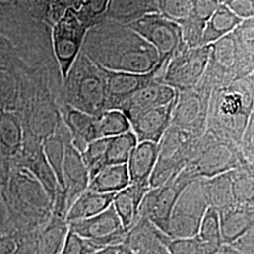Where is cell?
I'll return each mask as SVG.
<instances>
[{"instance_id": "60d3db41", "label": "cell", "mask_w": 254, "mask_h": 254, "mask_svg": "<svg viewBox=\"0 0 254 254\" xmlns=\"http://www.w3.org/2000/svg\"><path fill=\"white\" fill-rule=\"evenodd\" d=\"M18 251L17 242L11 237H0V254H16Z\"/></svg>"}, {"instance_id": "30bf717a", "label": "cell", "mask_w": 254, "mask_h": 254, "mask_svg": "<svg viewBox=\"0 0 254 254\" xmlns=\"http://www.w3.org/2000/svg\"><path fill=\"white\" fill-rule=\"evenodd\" d=\"M168 62H161L152 72L147 73H124L106 70L108 110L117 109L119 106L143 86L160 79Z\"/></svg>"}, {"instance_id": "ac0fdd59", "label": "cell", "mask_w": 254, "mask_h": 254, "mask_svg": "<svg viewBox=\"0 0 254 254\" xmlns=\"http://www.w3.org/2000/svg\"><path fill=\"white\" fill-rule=\"evenodd\" d=\"M116 193H99L86 190L67 210V222L94 217L111 205Z\"/></svg>"}, {"instance_id": "4316f807", "label": "cell", "mask_w": 254, "mask_h": 254, "mask_svg": "<svg viewBox=\"0 0 254 254\" xmlns=\"http://www.w3.org/2000/svg\"><path fill=\"white\" fill-rule=\"evenodd\" d=\"M0 139L9 149H16L22 140V125L18 116L5 109H0Z\"/></svg>"}, {"instance_id": "e575fe53", "label": "cell", "mask_w": 254, "mask_h": 254, "mask_svg": "<svg viewBox=\"0 0 254 254\" xmlns=\"http://www.w3.org/2000/svg\"><path fill=\"white\" fill-rule=\"evenodd\" d=\"M167 249L170 254H207L197 236L170 239Z\"/></svg>"}, {"instance_id": "7a4b0ae2", "label": "cell", "mask_w": 254, "mask_h": 254, "mask_svg": "<svg viewBox=\"0 0 254 254\" xmlns=\"http://www.w3.org/2000/svg\"><path fill=\"white\" fill-rule=\"evenodd\" d=\"M64 104L92 116L108 110L106 69L83 51L63 80Z\"/></svg>"}, {"instance_id": "8fae6325", "label": "cell", "mask_w": 254, "mask_h": 254, "mask_svg": "<svg viewBox=\"0 0 254 254\" xmlns=\"http://www.w3.org/2000/svg\"><path fill=\"white\" fill-rule=\"evenodd\" d=\"M176 96L177 90L160 79H155L127 97L117 109L123 111L130 122L141 112L170 104Z\"/></svg>"}, {"instance_id": "603a6c76", "label": "cell", "mask_w": 254, "mask_h": 254, "mask_svg": "<svg viewBox=\"0 0 254 254\" xmlns=\"http://www.w3.org/2000/svg\"><path fill=\"white\" fill-rule=\"evenodd\" d=\"M207 254H216L223 246L218 210L209 206L201 219L197 234Z\"/></svg>"}, {"instance_id": "4dcf8cb0", "label": "cell", "mask_w": 254, "mask_h": 254, "mask_svg": "<svg viewBox=\"0 0 254 254\" xmlns=\"http://www.w3.org/2000/svg\"><path fill=\"white\" fill-rule=\"evenodd\" d=\"M113 248H101L68 231L60 254H107Z\"/></svg>"}, {"instance_id": "44dd1931", "label": "cell", "mask_w": 254, "mask_h": 254, "mask_svg": "<svg viewBox=\"0 0 254 254\" xmlns=\"http://www.w3.org/2000/svg\"><path fill=\"white\" fill-rule=\"evenodd\" d=\"M129 185L127 164L108 165L90 179L88 190L99 193H117Z\"/></svg>"}, {"instance_id": "4fadbf2b", "label": "cell", "mask_w": 254, "mask_h": 254, "mask_svg": "<svg viewBox=\"0 0 254 254\" xmlns=\"http://www.w3.org/2000/svg\"><path fill=\"white\" fill-rule=\"evenodd\" d=\"M89 182L90 176L81 154L72 145L70 139L65 144L63 164V191L67 210L80 194L88 190Z\"/></svg>"}, {"instance_id": "8d00e7d4", "label": "cell", "mask_w": 254, "mask_h": 254, "mask_svg": "<svg viewBox=\"0 0 254 254\" xmlns=\"http://www.w3.org/2000/svg\"><path fill=\"white\" fill-rule=\"evenodd\" d=\"M219 5L218 0H192L190 15L206 23Z\"/></svg>"}, {"instance_id": "bcb514c9", "label": "cell", "mask_w": 254, "mask_h": 254, "mask_svg": "<svg viewBox=\"0 0 254 254\" xmlns=\"http://www.w3.org/2000/svg\"><path fill=\"white\" fill-rule=\"evenodd\" d=\"M109 254H115V248H114V249H112V250H111V252H110Z\"/></svg>"}, {"instance_id": "ffe728a7", "label": "cell", "mask_w": 254, "mask_h": 254, "mask_svg": "<svg viewBox=\"0 0 254 254\" xmlns=\"http://www.w3.org/2000/svg\"><path fill=\"white\" fill-rule=\"evenodd\" d=\"M238 70L241 78L254 73V18L243 20L234 29Z\"/></svg>"}, {"instance_id": "836d02e7", "label": "cell", "mask_w": 254, "mask_h": 254, "mask_svg": "<svg viewBox=\"0 0 254 254\" xmlns=\"http://www.w3.org/2000/svg\"><path fill=\"white\" fill-rule=\"evenodd\" d=\"M204 22L190 15L181 27L182 40L184 45L189 48H195L202 46V38L205 28Z\"/></svg>"}, {"instance_id": "1f68e13d", "label": "cell", "mask_w": 254, "mask_h": 254, "mask_svg": "<svg viewBox=\"0 0 254 254\" xmlns=\"http://www.w3.org/2000/svg\"><path fill=\"white\" fill-rule=\"evenodd\" d=\"M192 0H158V13L181 25L190 16Z\"/></svg>"}, {"instance_id": "3957f363", "label": "cell", "mask_w": 254, "mask_h": 254, "mask_svg": "<svg viewBox=\"0 0 254 254\" xmlns=\"http://www.w3.org/2000/svg\"><path fill=\"white\" fill-rule=\"evenodd\" d=\"M208 207L204 182L194 179L182 191L174 204L168 236L174 239L197 236L201 219Z\"/></svg>"}, {"instance_id": "ee69618b", "label": "cell", "mask_w": 254, "mask_h": 254, "mask_svg": "<svg viewBox=\"0 0 254 254\" xmlns=\"http://www.w3.org/2000/svg\"><path fill=\"white\" fill-rule=\"evenodd\" d=\"M115 254H135V253L124 244L115 247Z\"/></svg>"}, {"instance_id": "f546056e", "label": "cell", "mask_w": 254, "mask_h": 254, "mask_svg": "<svg viewBox=\"0 0 254 254\" xmlns=\"http://www.w3.org/2000/svg\"><path fill=\"white\" fill-rule=\"evenodd\" d=\"M25 61L13 43L0 33V71L10 73L27 70Z\"/></svg>"}, {"instance_id": "cb8c5ba5", "label": "cell", "mask_w": 254, "mask_h": 254, "mask_svg": "<svg viewBox=\"0 0 254 254\" xmlns=\"http://www.w3.org/2000/svg\"><path fill=\"white\" fill-rule=\"evenodd\" d=\"M209 206L218 212L231 207V201L235 192L230 174H220L208 183L204 182Z\"/></svg>"}, {"instance_id": "f35d334b", "label": "cell", "mask_w": 254, "mask_h": 254, "mask_svg": "<svg viewBox=\"0 0 254 254\" xmlns=\"http://www.w3.org/2000/svg\"><path fill=\"white\" fill-rule=\"evenodd\" d=\"M16 86L12 74L0 71V106L1 104L8 103L11 97L16 95ZM0 109H2L0 107Z\"/></svg>"}, {"instance_id": "d590c367", "label": "cell", "mask_w": 254, "mask_h": 254, "mask_svg": "<svg viewBox=\"0 0 254 254\" xmlns=\"http://www.w3.org/2000/svg\"><path fill=\"white\" fill-rule=\"evenodd\" d=\"M52 1L53 0H22V6L30 18L45 24L46 12Z\"/></svg>"}, {"instance_id": "ab89813d", "label": "cell", "mask_w": 254, "mask_h": 254, "mask_svg": "<svg viewBox=\"0 0 254 254\" xmlns=\"http://www.w3.org/2000/svg\"><path fill=\"white\" fill-rule=\"evenodd\" d=\"M230 246L238 254H254V228Z\"/></svg>"}, {"instance_id": "484cf974", "label": "cell", "mask_w": 254, "mask_h": 254, "mask_svg": "<svg viewBox=\"0 0 254 254\" xmlns=\"http://www.w3.org/2000/svg\"><path fill=\"white\" fill-rule=\"evenodd\" d=\"M136 144L137 139L132 130L119 136L109 137L106 151L107 166L127 164Z\"/></svg>"}, {"instance_id": "277c9868", "label": "cell", "mask_w": 254, "mask_h": 254, "mask_svg": "<svg viewBox=\"0 0 254 254\" xmlns=\"http://www.w3.org/2000/svg\"><path fill=\"white\" fill-rule=\"evenodd\" d=\"M193 180L190 174L180 172L163 185L150 189L140 204L139 217L147 218L168 236L169 222L174 204L182 191Z\"/></svg>"}, {"instance_id": "d6a6232c", "label": "cell", "mask_w": 254, "mask_h": 254, "mask_svg": "<svg viewBox=\"0 0 254 254\" xmlns=\"http://www.w3.org/2000/svg\"><path fill=\"white\" fill-rule=\"evenodd\" d=\"M109 0H86L75 13L89 30L104 20Z\"/></svg>"}, {"instance_id": "74e56055", "label": "cell", "mask_w": 254, "mask_h": 254, "mask_svg": "<svg viewBox=\"0 0 254 254\" xmlns=\"http://www.w3.org/2000/svg\"><path fill=\"white\" fill-rule=\"evenodd\" d=\"M223 5L242 20L254 18V0H227Z\"/></svg>"}, {"instance_id": "8992f818", "label": "cell", "mask_w": 254, "mask_h": 254, "mask_svg": "<svg viewBox=\"0 0 254 254\" xmlns=\"http://www.w3.org/2000/svg\"><path fill=\"white\" fill-rule=\"evenodd\" d=\"M87 31L71 9L51 27V46L63 80L81 51Z\"/></svg>"}, {"instance_id": "83f0119b", "label": "cell", "mask_w": 254, "mask_h": 254, "mask_svg": "<svg viewBox=\"0 0 254 254\" xmlns=\"http://www.w3.org/2000/svg\"><path fill=\"white\" fill-rule=\"evenodd\" d=\"M65 142L61 136L53 135L48 136L44 145V154L46 161L49 164L51 170L53 171L55 177L60 186L61 190L64 188L63 183V164H64Z\"/></svg>"}, {"instance_id": "b9f144b4", "label": "cell", "mask_w": 254, "mask_h": 254, "mask_svg": "<svg viewBox=\"0 0 254 254\" xmlns=\"http://www.w3.org/2000/svg\"><path fill=\"white\" fill-rule=\"evenodd\" d=\"M15 7H20L23 9L22 0H0V13L13 9Z\"/></svg>"}, {"instance_id": "5b68a950", "label": "cell", "mask_w": 254, "mask_h": 254, "mask_svg": "<svg viewBox=\"0 0 254 254\" xmlns=\"http://www.w3.org/2000/svg\"><path fill=\"white\" fill-rule=\"evenodd\" d=\"M210 49V45L195 48L183 46L168 61L161 82L177 91L196 86L205 73Z\"/></svg>"}, {"instance_id": "7402d4cb", "label": "cell", "mask_w": 254, "mask_h": 254, "mask_svg": "<svg viewBox=\"0 0 254 254\" xmlns=\"http://www.w3.org/2000/svg\"><path fill=\"white\" fill-rule=\"evenodd\" d=\"M242 21V19L237 17L225 5L220 4L205 24L202 46L211 45L233 32Z\"/></svg>"}, {"instance_id": "9c48e42d", "label": "cell", "mask_w": 254, "mask_h": 254, "mask_svg": "<svg viewBox=\"0 0 254 254\" xmlns=\"http://www.w3.org/2000/svg\"><path fill=\"white\" fill-rule=\"evenodd\" d=\"M208 64L203 77L213 90L240 79L236 41L233 32L211 44Z\"/></svg>"}, {"instance_id": "2e32d148", "label": "cell", "mask_w": 254, "mask_h": 254, "mask_svg": "<svg viewBox=\"0 0 254 254\" xmlns=\"http://www.w3.org/2000/svg\"><path fill=\"white\" fill-rule=\"evenodd\" d=\"M151 13H158V0H109L104 20L129 25Z\"/></svg>"}, {"instance_id": "7c38bea8", "label": "cell", "mask_w": 254, "mask_h": 254, "mask_svg": "<svg viewBox=\"0 0 254 254\" xmlns=\"http://www.w3.org/2000/svg\"><path fill=\"white\" fill-rule=\"evenodd\" d=\"M174 103L175 100L170 104L146 110L130 120L131 130L135 134L137 142L159 143L172 122Z\"/></svg>"}, {"instance_id": "e0dca14e", "label": "cell", "mask_w": 254, "mask_h": 254, "mask_svg": "<svg viewBox=\"0 0 254 254\" xmlns=\"http://www.w3.org/2000/svg\"><path fill=\"white\" fill-rule=\"evenodd\" d=\"M149 190L150 187L130 184L115 194L112 205L127 233L136 224L139 217L140 204Z\"/></svg>"}, {"instance_id": "52a82bcc", "label": "cell", "mask_w": 254, "mask_h": 254, "mask_svg": "<svg viewBox=\"0 0 254 254\" xmlns=\"http://www.w3.org/2000/svg\"><path fill=\"white\" fill-rule=\"evenodd\" d=\"M154 47L161 62H168L185 46L181 27L159 13H151L127 25Z\"/></svg>"}, {"instance_id": "d4e9b609", "label": "cell", "mask_w": 254, "mask_h": 254, "mask_svg": "<svg viewBox=\"0 0 254 254\" xmlns=\"http://www.w3.org/2000/svg\"><path fill=\"white\" fill-rule=\"evenodd\" d=\"M98 138L111 137L125 134L131 130L127 115L119 109H109L96 116Z\"/></svg>"}, {"instance_id": "ba28073f", "label": "cell", "mask_w": 254, "mask_h": 254, "mask_svg": "<svg viewBox=\"0 0 254 254\" xmlns=\"http://www.w3.org/2000/svg\"><path fill=\"white\" fill-rule=\"evenodd\" d=\"M68 224L69 231L104 249L124 244L127 235L112 203L94 217Z\"/></svg>"}, {"instance_id": "c3c4849f", "label": "cell", "mask_w": 254, "mask_h": 254, "mask_svg": "<svg viewBox=\"0 0 254 254\" xmlns=\"http://www.w3.org/2000/svg\"><path fill=\"white\" fill-rule=\"evenodd\" d=\"M85 1H86V0H84V2H85ZM82 5H83V4H82Z\"/></svg>"}, {"instance_id": "5bb4252c", "label": "cell", "mask_w": 254, "mask_h": 254, "mask_svg": "<svg viewBox=\"0 0 254 254\" xmlns=\"http://www.w3.org/2000/svg\"><path fill=\"white\" fill-rule=\"evenodd\" d=\"M61 117L69 132L72 145L80 154L89 143L98 139L96 116L84 113L65 105Z\"/></svg>"}, {"instance_id": "7bdbcfd3", "label": "cell", "mask_w": 254, "mask_h": 254, "mask_svg": "<svg viewBox=\"0 0 254 254\" xmlns=\"http://www.w3.org/2000/svg\"><path fill=\"white\" fill-rule=\"evenodd\" d=\"M66 2H67L69 9L76 11L81 8L82 4L84 3V0H66Z\"/></svg>"}, {"instance_id": "f1b7e54d", "label": "cell", "mask_w": 254, "mask_h": 254, "mask_svg": "<svg viewBox=\"0 0 254 254\" xmlns=\"http://www.w3.org/2000/svg\"><path fill=\"white\" fill-rule=\"evenodd\" d=\"M109 137L98 138L89 143L81 153L83 162L85 164L90 179L103 169L106 164V151Z\"/></svg>"}, {"instance_id": "f6af8a7d", "label": "cell", "mask_w": 254, "mask_h": 254, "mask_svg": "<svg viewBox=\"0 0 254 254\" xmlns=\"http://www.w3.org/2000/svg\"><path fill=\"white\" fill-rule=\"evenodd\" d=\"M218 1L219 2V3H220V4H224V3H225L227 0H218Z\"/></svg>"}, {"instance_id": "d6986e66", "label": "cell", "mask_w": 254, "mask_h": 254, "mask_svg": "<svg viewBox=\"0 0 254 254\" xmlns=\"http://www.w3.org/2000/svg\"><path fill=\"white\" fill-rule=\"evenodd\" d=\"M223 245L230 246L254 228V213L244 209L229 208L218 212Z\"/></svg>"}, {"instance_id": "7dc6e473", "label": "cell", "mask_w": 254, "mask_h": 254, "mask_svg": "<svg viewBox=\"0 0 254 254\" xmlns=\"http://www.w3.org/2000/svg\"><path fill=\"white\" fill-rule=\"evenodd\" d=\"M113 249H114V248H113ZM110 252H111V250H110V251H109V253H108V254H109V253H110Z\"/></svg>"}, {"instance_id": "6da1fadb", "label": "cell", "mask_w": 254, "mask_h": 254, "mask_svg": "<svg viewBox=\"0 0 254 254\" xmlns=\"http://www.w3.org/2000/svg\"><path fill=\"white\" fill-rule=\"evenodd\" d=\"M82 51L102 68L124 73H147L160 64L156 50L127 25L103 20L91 27Z\"/></svg>"}, {"instance_id": "9a60e30c", "label": "cell", "mask_w": 254, "mask_h": 254, "mask_svg": "<svg viewBox=\"0 0 254 254\" xmlns=\"http://www.w3.org/2000/svg\"><path fill=\"white\" fill-rule=\"evenodd\" d=\"M159 146L154 142H137L127 166L130 184L150 187L149 182L158 159Z\"/></svg>"}]
</instances>
